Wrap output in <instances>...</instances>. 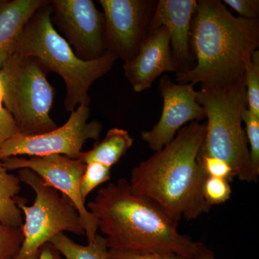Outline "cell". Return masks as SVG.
I'll return each instance as SVG.
<instances>
[{
  "instance_id": "cell-28",
  "label": "cell",
  "mask_w": 259,
  "mask_h": 259,
  "mask_svg": "<svg viewBox=\"0 0 259 259\" xmlns=\"http://www.w3.org/2000/svg\"><path fill=\"white\" fill-rule=\"evenodd\" d=\"M37 259H64L61 253L56 249L51 243H48L42 247L40 255Z\"/></svg>"
},
{
  "instance_id": "cell-6",
  "label": "cell",
  "mask_w": 259,
  "mask_h": 259,
  "mask_svg": "<svg viewBox=\"0 0 259 259\" xmlns=\"http://www.w3.org/2000/svg\"><path fill=\"white\" fill-rule=\"evenodd\" d=\"M47 73L35 58L15 53L0 69L3 106L24 136L45 134L58 127L50 116L55 90Z\"/></svg>"
},
{
  "instance_id": "cell-13",
  "label": "cell",
  "mask_w": 259,
  "mask_h": 259,
  "mask_svg": "<svg viewBox=\"0 0 259 259\" xmlns=\"http://www.w3.org/2000/svg\"><path fill=\"white\" fill-rule=\"evenodd\" d=\"M197 6L196 0H159L153 14L150 32L161 26L168 30L177 74L190 71L195 64L190 32Z\"/></svg>"
},
{
  "instance_id": "cell-8",
  "label": "cell",
  "mask_w": 259,
  "mask_h": 259,
  "mask_svg": "<svg viewBox=\"0 0 259 259\" xmlns=\"http://www.w3.org/2000/svg\"><path fill=\"white\" fill-rule=\"evenodd\" d=\"M89 106L80 105L71 112L66 123L54 131L35 136L18 134L0 148V161L19 156H46L63 155L78 159L88 140L97 141L102 131L98 120L88 122Z\"/></svg>"
},
{
  "instance_id": "cell-5",
  "label": "cell",
  "mask_w": 259,
  "mask_h": 259,
  "mask_svg": "<svg viewBox=\"0 0 259 259\" xmlns=\"http://www.w3.org/2000/svg\"><path fill=\"white\" fill-rule=\"evenodd\" d=\"M197 101L203 107L206 132L199 155L226 161L241 182H258L250 163L246 135L241 112L247 106L245 73L223 83L201 84Z\"/></svg>"
},
{
  "instance_id": "cell-24",
  "label": "cell",
  "mask_w": 259,
  "mask_h": 259,
  "mask_svg": "<svg viewBox=\"0 0 259 259\" xmlns=\"http://www.w3.org/2000/svg\"><path fill=\"white\" fill-rule=\"evenodd\" d=\"M198 160L207 177L224 179L229 182L235 178L233 169L226 161L202 155H198Z\"/></svg>"
},
{
  "instance_id": "cell-3",
  "label": "cell",
  "mask_w": 259,
  "mask_h": 259,
  "mask_svg": "<svg viewBox=\"0 0 259 259\" xmlns=\"http://www.w3.org/2000/svg\"><path fill=\"white\" fill-rule=\"evenodd\" d=\"M258 47V20L233 16L220 0H199L190 32L195 64L177 74L176 81L194 86L229 82L244 74Z\"/></svg>"
},
{
  "instance_id": "cell-9",
  "label": "cell",
  "mask_w": 259,
  "mask_h": 259,
  "mask_svg": "<svg viewBox=\"0 0 259 259\" xmlns=\"http://www.w3.org/2000/svg\"><path fill=\"white\" fill-rule=\"evenodd\" d=\"M105 18L107 51L124 62L132 60L149 35L158 1L100 0Z\"/></svg>"
},
{
  "instance_id": "cell-1",
  "label": "cell",
  "mask_w": 259,
  "mask_h": 259,
  "mask_svg": "<svg viewBox=\"0 0 259 259\" xmlns=\"http://www.w3.org/2000/svg\"><path fill=\"white\" fill-rule=\"evenodd\" d=\"M205 132L206 122H191L131 171V192L153 201L177 223L197 219L212 207L203 194L208 177L198 160Z\"/></svg>"
},
{
  "instance_id": "cell-16",
  "label": "cell",
  "mask_w": 259,
  "mask_h": 259,
  "mask_svg": "<svg viewBox=\"0 0 259 259\" xmlns=\"http://www.w3.org/2000/svg\"><path fill=\"white\" fill-rule=\"evenodd\" d=\"M134 144V139L125 130H109L105 139L97 142L88 151L81 152L78 159L83 163L96 162L111 168L127 153Z\"/></svg>"
},
{
  "instance_id": "cell-25",
  "label": "cell",
  "mask_w": 259,
  "mask_h": 259,
  "mask_svg": "<svg viewBox=\"0 0 259 259\" xmlns=\"http://www.w3.org/2000/svg\"><path fill=\"white\" fill-rule=\"evenodd\" d=\"M107 259H190L171 253L108 249Z\"/></svg>"
},
{
  "instance_id": "cell-21",
  "label": "cell",
  "mask_w": 259,
  "mask_h": 259,
  "mask_svg": "<svg viewBox=\"0 0 259 259\" xmlns=\"http://www.w3.org/2000/svg\"><path fill=\"white\" fill-rule=\"evenodd\" d=\"M111 177V168L101 163L93 162L86 164V168L81 177L80 192L85 202L90 194L99 186L108 182Z\"/></svg>"
},
{
  "instance_id": "cell-11",
  "label": "cell",
  "mask_w": 259,
  "mask_h": 259,
  "mask_svg": "<svg viewBox=\"0 0 259 259\" xmlns=\"http://www.w3.org/2000/svg\"><path fill=\"white\" fill-rule=\"evenodd\" d=\"M51 20L83 61L100 59L107 52L105 18L92 0L51 1Z\"/></svg>"
},
{
  "instance_id": "cell-7",
  "label": "cell",
  "mask_w": 259,
  "mask_h": 259,
  "mask_svg": "<svg viewBox=\"0 0 259 259\" xmlns=\"http://www.w3.org/2000/svg\"><path fill=\"white\" fill-rule=\"evenodd\" d=\"M18 173L21 182L34 191L35 197L33 204L28 206L27 199L17 197V205L25 220L21 228L23 243L15 259L38 258L42 247L61 233L85 236L79 212L67 197L29 168L19 169Z\"/></svg>"
},
{
  "instance_id": "cell-19",
  "label": "cell",
  "mask_w": 259,
  "mask_h": 259,
  "mask_svg": "<svg viewBox=\"0 0 259 259\" xmlns=\"http://www.w3.org/2000/svg\"><path fill=\"white\" fill-rule=\"evenodd\" d=\"M247 108L259 116V51H255L245 64Z\"/></svg>"
},
{
  "instance_id": "cell-2",
  "label": "cell",
  "mask_w": 259,
  "mask_h": 259,
  "mask_svg": "<svg viewBox=\"0 0 259 259\" xmlns=\"http://www.w3.org/2000/svg\"><path fill=\"white\" fill-rule=\"evenodd\" d=\"M86 207L106 236L108 249L171 253L192 259L204 246L180 233L178 223L153 201L133 193L125 178L99 189Z\"/></svg>"
},
{
  "instance_id": "cell-29",
  "label": "cell",
  "mask_w": 259,
  "mask_h": 259,
  "mask_svg": "<svg viewBox=\"0 0 259 259\" xmlns=\"http://www.w3.org/2000/svg\"><path fill=\"white\" fill-rule=\"evenodd\" d=\"M192 259H215L214 258V253L210 250L207 249L205 245L202 249L199 251L198 254Z\"/></svg>"
},
{
  "instance_id": "cell-17",
  "label": "cell",
  "mask_w": 259,
  "mask_h": 259,
  "mask_svg": "<svg viewBox=\"0 0 259 259\" xmlns=\"http://www.w3.org/2000/svg\"><path fill=\"white\" fill-rule=\"evenodd\" d=\"M21 181L0 162V223L10 228H22V211L17 205L16 199L21 190Z\"/></svg>"
},
{
  "instance_id": "cell-27",
  "label": "cell",
  "mask_w": 259,
  "mask_h": 259,
  "mask_svg": "<svg viewBox=\"0 0 259 259\" xmlns=\"http://www.w3.org/2000/svg\"><path fill=\"white\" fill-rule=\"evenodd\" d=\"M20 134L13 116L5 107L0 108V148L8 140Z\"/></svg>"
},
{
  "instance_id": "cell-31",
  "label": "cell",
  "mask_w": 259,
  "mask_h": 259,
  "mask_svg": "<svg viewBox=\"0 0 259 259\" xmlns=\"http://www.w3.org/2000/svg\"><path fill=\"white\" fill-rule=\"evenodd\" d=\"M105 259H107V258H105Z\"/></svg>"
},
{
  "instance_id": "cell-30",
  "label": "cell",
  "mask_w": 259,
  "mask_h": 259,
  "mask_svg": "<svg viewBox=\"0 0 259 259\" xmlns=\"http://www.w3.org/2000/svg\"><path fill=\"white\" fill-rule=\"evenodd\" d=\"M5 90L2 80L0 79V108H3V101H4Z\"/></svg>"
},
{
  "instance_id": "cell-15",
  "label": "cell",
  "mask_w": 259,
  "mask_h": 259,
  "mask_svg": "<svg viewBox=\"0 0 259 259\" xmlns=\"http://www.w3.org/2000/svg\"><path fill=\"white\" fill-rule=\"evenodd\" d=\"M47 0H0V69L15 53L24 28Z\"/></svg>"
},
{
  "instance_id": "cell-12",
  "label": "cell",
  "mask_w": 259,
  "mask_h": 259,
  "mask_svg": "<svg viewBox=\"0 0 259 259\" xmlns=\"http://www.w3.org/2000/svg\"><path fill=\"white\" fill-rule=\"evenodd\" d=\"M163 110L156 125L141 132V138L152 151H160L175 139L187 123L206 118L203 107L197 101V91L192 83H174L168 75L160 79Z\"/></svg>"
},
{
  "instance_id": "cell-26",
  "label": "cell",
  "mask_w": 259,
  "mask_h": 259,
  "mask_svg": "<svg viewBox=\"0 0 259 259\" xmlns=\"http://www.w3.org/2000/svg\"><path fill=\"white\" fill-rule=\"evenodd\" d=\"M223 4L228 5L240 15V18L247 20H258V0H224Z\"/></svg>"
},
{
  "instance_id": "cell-18",
  "label": "cell",
  "mask_w": 259,
  "mask_h": 259,
  "mask_svg": "<svg viewBox=\"0 0 259 259\" xmlns=\"http://www.w3.org/2000/svg\"><path fill=\"white\" fill-rule=\"evenodd\" d=\"M64 259H105L108 248L105 237L97 234L94 241L83 245L61 233L50 242Z\"/></svg>"
},
{
  "instance_id": "cell-10",
  "label": "cell",
  "mask_w": 259,
  "mask_h": 259,
  "mask_svg": "<svg viewBox=\"0 0 259 259\" xmlns=\"http://www.w3.org/2000/svg\"><path fill=\"white\" fill-rule=\"evenodd\" d=\"M2 162L8 171L21 168L32 170L46 183L67 197L79 212L88 243L94 241L98 224L96 218L87 208L80 192V183L86 163L80 159L58 154L29 158L15 156Z\"/></svg>"
},
{
  "instance_id": "cell-20",
  "label": "cell",
  "mask_w": 259,
  "mask_h": 259,
  "mask_svg": "<svg viewBox=\"0 0 259 259\" xmlns=\"http://www.w3.org/2000/svg\"><path fill=\"white\" fill-rule=\"evenodd\" d=\"M242 121L245 124V135L250 144V163L253 175L259 176V116L250 112L247 106L241 112Z\"/></svg>"
},
{
  "instance_id": "cell-14",
  "label": "cell",
  "mask_w": 259,
  "mask_h": 259,
  "mask_svg": "<svg viewBox=\"0 0 259 259\" xmlns=\"http://www.w3.org/2000/svg\"><path fill=\"white\" fill-rule=\"evenodd\" d=\"M125 76L136 93L151 88L164 72H175L177 68L172 55L168 30L161 26L150 32L132 60L124 63Z\"/></svg>"
},
{
  "instance_id": "cell-4",
  "label": "cell",
  "mask_w": 259,
  "mask_h": 259,
  "mask_svg": "<svg viewBox=\"0 0 259 259\" xmlns=\"http://www.w3.org/2000/svg\"><path fill=\"white\" fill-rule=\"evenodd\" d=\"M51 14L49 1L30 19L17 42L15 53L35 58L47 72L52 71L62 78L66 87L65 110L72 112L80 105H90V88L112 69L117 58L107 51L96 60L79 59L53 25Z\"/></svg>"
},
{
  "instance_id": "cell-22",
  "label": "cell",
  "mask_w": 259,
  "mask_h": 259,
  "mask_svg": "<svg viewBox=\"0 0 259 259\" xmlns=\"http://www.w3.org/2000/svg\"><path fill=\"white\" fill-rule=\"evenodd\" d=\"M23 241L21 228H10L0 223V259H15Z\"/></svg>"
},
{
  "instance_id": "cell-23",
  "label": "cell",
  "mask_w": 259,
  "mask_h": 259,
  "mask_svg": "<svg viewBox=\"0 0 259 259\" xmlns=\"http://www.w3.org/2000/svg\"><path fill=\"white\" fill-rule=\"evenodd\" d=\"M203 194L206 202L209 206L224 203L231 197L232 190L228 180L207 177L204 182Z\"/></svg>"
}]
</instances>
